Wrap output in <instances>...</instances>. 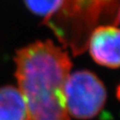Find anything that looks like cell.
I'll list each match as a JSON object with an SVG mask.
<instances>
[{"label": "cell", "instance_id": "cell-4", "mask_svg": "<svg viewBox=\"0 0 120 120\" xmlns=\"http://www.w3.org/2000/svg\"><path fill=\"white\" fill-rule=\"evenodd\" d=\"M87 47L96 63L120 68V29L112 25L98 27L92 32Z\"/></svg>", "mask_w": 120, "mask_h": 120}, {"label": "cell", "instance_id": "cell-2", "mask_svg": "<svg viewBox=\"0 0 120 120\" xmlns=\"http://www.w3.org/2000/svg\"><path fill=\"white\" fill-rule=\"evenodd\" d=\"M120 0H61L53 13L44 19L60 43L75 55L87 48L92 32L119 22Z\"/></svg>", "mask_w": 120, "mask_h": 120}, {"label": "cell", "instance_id": "cell-3", "mask_svg": "<svg viewBox=\"0 0 120 120\" xmlns=\"http://www.w3.org/2000/svg\"><path fill=\"white\" fill-rule=\"evenodd\" d=\"M65 99L69 116L77 119H91L104 107L107 91L94 73L86 69L77 70L68 77Z\"/></svg>", "mask_w": 120, "mask_h": 120}, {"label": "cell", "instance_id": "cell-6", "mask_svg": "<svg viewBox=\"0 0 120 120\" xmlns=\"http://www.w3.org/2000/svg\"><path fill=\"white\" fill-rule=\"evenodd\" d=\"M24 2L30 11L45 19L58 9L61 0H24Z\"/></svg>", "mask_w": 120, "mask_h": 120}, {"label": "cell", "instance_id": "cell-5", "mask_svg": "<svg viewBox=\"0 0 120 120\" xmlns=\"http://www.w3.org/2000/svg\"><path fill=\"white\" fill-rule=\"evenodd\" d=\"M0 120H28L23 96L13 86L0 87Z\"/></svg>", "mask_w": 120, "mask_h": 120}, {"label": "cell", "instance_id": "cell-1", "mask_svg": "<svg viewBox=\"0 0 120 120\" xmlns=\"http://www.w3.org/2000/svg\"><path fill=\"white\" fill-rule=\"evenodd\" d=\"M14 61L28 120H70L65 99L72 67L69 53L51 40L37 41L18 50Z\"/></svg>", "mask_w": 120, "mask_h": 120}, {"label": "cell", "instance_id": "cell-7", "mask_svg": "<svg viewBox=\"0 0 120 120\" xmlns=\"http://www.w3.org/2000/svg\"><path fill=\"white\" fill-rule=\"evenodd\" d=\"M116 97L118 100H120V84L119 86H117V88H116Z\"/></svg>", "mask_w": 120, "mask_h": 120}, {"label": "cell", "instance_id": "cell-8", "mask_svg": "<svg viewBox=\"0 0 120 120\" xmlns=\"http://www.w3.org/2000/svg\"><path fill=\"white\" fill-rule=\"evenodd\" d=\"M119 22H120V18H119Z\"/></svg>", "mask_w": 120, "mask_h": 120}]
</instances>
